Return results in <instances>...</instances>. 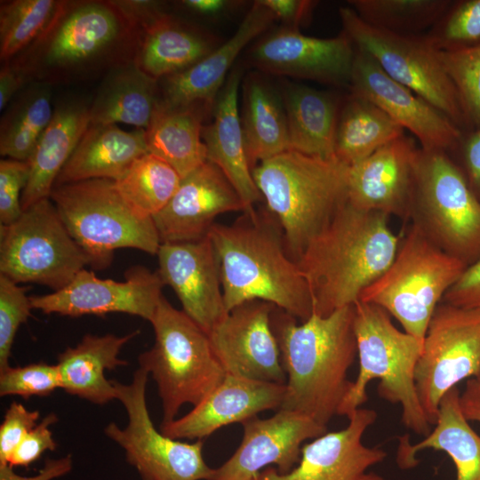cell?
<instances>
[{"mask_svg":"<svg viewBox=\"0 0 480 480\" xmlns=\"http://www.w3.org/2000/svg\"><path fill=\"white\" fill-rule=\"evenodd\" d=\"M354 304L326 316L297 318L278 308L271 326L286 374L280 409L303 413L322 426L334 415L351 389L348 372L357 356Z\"/></svg>","mask_w":480,"mask_h":480,"instance_id":"obj_1","label":"cell"},{"mask_svg":"<svg viewBox=\"0 0 480 480\" xmlns=\"http://www.w3.org/2000/svg\"><path fill=\"white\" fill-rule=\"evenodd\" d=\"M140 40L112 0H61L45 29L8 61L32 82L69 84L133 61Z\"/></svg>","mask_w":480,"mask_h":480,"instance_id":"obj_2","label":"cell"},{"mask_svg":"<svg viewBox=\"0 0 480 480\" xmlns=\"http://www.w3.org/2000/svg\"><path fill=\"white\" fill-rule=\"evenodd\" d=\"M208 236L218 257L228 312L259 300L302 322L313 315L308 281L267 209L243 212L229 225L215 223Z\"/></svg>","mask_w":480,"mask_h":480,"instance_id":"obj_3","label":"cell"},{"mask_svg":"<svg viewBox=\"0 0 480 480\" xmlns=\"http://www.w3.org/2000/svg\"><path fill=\"white\" fill-rule=\"evenodd\" d=\"M388 215L347 200L311 239L298 264L309 285L313 314L326 316L353 305L393 261L401 235Z\"/></svg>","mask_w":480,"mask_h":480,"instance_id":"obj_4","label":"cell"},{"mask_svg":"<svg viewBox=\"0 0 480 480\" xmlns=\"http://www.w3.org/2000/svg\"><path fill=\"white\" fill-rule=\"evenodd\" d=\"M348 166L288 150L252 169L266 209L276 219L298 261L311 239L348 200Z\"/></svg>","mask_w":480,"mask_h":480,"instance_id":"obj_5","label":"cell"},{"mask_svg":"<svg viewBox=\"0 0 480 480\" xmlns=\"http://www.w3.org/2000/svg\"><path fill=\"white\" fill-rule=\"evenodd\" d=\"M354 308L359 371L339 415L348 418L360 408L368 399V383L379 379L380 396L399 404L404 425L427 436L432 425L421 406L414 380L423 340L398 330L389 314L377 305L358 300Z\"/></svg>","mask_w":480,"mask_h":480,"instance_id":"obj_6","label":"cell"},{"mask_svg":"<svg viewBox=\"0 0 480 480\" xmlns=\"http://www.w3.org/2000/svg\"><path fill=\"white\" fill-rule=\"evenodd\" d=\"M467 267L413 221L401 234L389 267L364 290L359 300L383 308L405 332L423 340L439 302Z\"/></svg>","mask_w":480,"mask_h":480,"instance_id":"obj_7","label":"cell"},{"mask_svg":"<svg viewBox=\"0 0 480 480\" xmlns=\"http://www.w3.org/2000/svg\"><path fill=\"white\" fill-rule=\"evenodd\" d=\"M150 324L155 342L139 355L138 362L156 383L163 423H167L176 419L183 405H197L227 373L208 334L164 296Z\"/></svg>","mask_w":480,"mask_h":480,"instance_id":"obj_8","label":"cell"},{"mask_svg":"<svg viewBox=\"0 0 480 480\" xmlns=\"http://www.w3.org/2000/svg\"><path fill=\"white\" fill-rule=\"evenodd\" d=\"M50 198L94 268H108L120 248L157 254L162 243L153 218L137 212L114 180L92 179L54 186Z\"/></svg>","mask_w":480,"mask_h":480,"instance_id":"obj_9","label":"cell"},{"mask_svg":"<svg viewBox=\"0 0 480 480\" xmlns=\"http://www.w3.org/2000/svg\"><path fill=\"white\" fill-rule=\"evenodd\" d=\"M411 216L436 244L468 266L480 258V201L444 151L420 148Z\"/></svg>","mask_w":480,"mask_h":480,"instance_id":"obj_10","label":"cell"},{"mask_svg":"<svg viewBox=\"0 0 480 480\" xmlns=\"http://www.w3.org/2000/svg\"><path fill=\"white\" fill-rule=\"evenodd\" d=\"M90 264L51 198L35 203L12 224L0 225V275L18 284L57 292Z\"/></svg>","mask_w":480,"mask_h":480,"instance_id":"obj_11","label":"cell"},{"mask_svg":"<svg viewBox=\"0 0 480 480\" xmlns=\"http://www.w3.org/2000/svg\"><path fill=\"white\" fill-rule=\"evenodd\" d=\"M343 32L394 80L434 106L458 127L468 124L458 92L425 35L399 34L372 26L349 6L339 10Z\"/></svg>","mask_w":480,"mask_h":480,"instance_id":"obj_12","label":"cell"},{"mask_svg":"<svg viewBox=\"0 0 480 480\" xmlns=\"http://www.w3.org/2000/svg\"><path fill=\"white\" fill-rule=\"evenodd\" d=\"M148 372L139 367L128 384L113 380L116 399L124 405L128 423L121 428L110 422L105 435L125 453L126 460L142 480H212L215 468L203 457L204 441L182 442L171 438L154 426L147 405Z\"/></svg>","mask_w":480,"mask_h":480,"instance_id":"obj_13","label":"cell"},{"mask_svg":"<svg viewBox=\"0 0 480 480\" xmlns=\"http://www.w3.org/2000/svg\"><path fill=\"white\" fill-rule=\"evenodd\" d=\"M480 375V310L442 303L423 339L414 380L421 406L435 425L443 396L461 380Z\"/></svg>","mask_w":480,"mask_h":480,"instance_id":"obj_14","label":"cell"},{"mask_svg":"<svg viewBox=\"0 0 480 480\" xmlns=\"http://www.w3.org/2000/svg\"><path fill=\"white\" fill-rule=\"evenodd\" d=\"M164 286L157 271L140 265L129 268L124 281L101 279L84 268L63 289L30 296V301L34 309L44 314L76 317L124 313L150 322Z\"/></svg>","mask_w":480,"mask_h":480,"instance_id":"obj_15","label":"cell"},{"mask_svg":"<svg viewBox=\"0 0 480 480\" xmlns=\"http://www.w3.org/2000/svg\"><path fill=\"white\" fill-rule=\"evenodd\" d=\"M355 56L356 46L343 31L319 38L286 26L262 37L249 52L251 62L263 72L348 87Z\"/></svg>","mask_w":480,"mask_h":480,"instance_id":"obj_16","label":"cell"},{"mask_svg":"<svg viewBox=\"0 0 480 480\" xmlns=\"http://www.w3.org/2000/svg\"><path fill=\"white\" fill-rule=\"evenodd\" d=\"M276 306L244 302L228 311L208 333L211 347L227 374L285 384L278 342L271 326Z\"/></svg>","mask_w":480,"mask_h":480,"instance_id":"obj_17","label":"cell"},{"mask_svg":"<svg viewBox=\"0 0 480 480\" xmlns=\"http://www.w3.org/2000/svg\"><path fill=\"white\" fill-rule=\"evenodd\" d=\"M350 93L364 98L412 132L424 150L446 152L461 139V130L412 90L391 78L368 53L356 47Z\"/></svg>","mask_w":480,"mask_h":480,"instance_id":"obj_18","label":"cell"},{"mask_svg":"<svg viewBox=\"0 0 480 480\" xmlns=\"http://www.w3.org/2000/svg\"><path fill=\"white\" fill-rule=\"evenodd\" d=\"M348 419L345 428L326 432L303 445L300 460L290 472L281 474L268 468L254 480H384L368 469L382 462L388 453L363 443L366 429L377 419L376 411L358 408Z\"/></svg>","mask_w":480,"mask_h":480,"instance_id":"obj_19","label":"cell"},{"mask_svg":"<svg viewBox=\"0 0 480 480\" xmlns=\"http://www.w3.org/2000/svg\"><path fill=\"white\" fill-rule=\"evenodd\" d=\"M242 442L234 454L215 468L212 480H254L261 469L276 465L281 474L298 464L304 441L327 431L310 417L280 409L267 419L253 417L244 423Z\"/></svg>","mask_w":480,"mask_h":480,"instance_id":"obj_20","label":"cell"},{"mask_svg":"<svg viewBox=\"0 0 480 480\" xmlns=\"http://www.w3.org/2000/svg\"><path fill=\"white\" fill-rule=\"evenodd\" d=\"M156 255V271L164 284L173 290L182 310L208 334L228 313L211 238L162 243Z\"/></svg>","mask_w":480,"mask_h":480,"instance_id":"obj_21","label":"cell"},{"mask_svg":"<svg viewBox=\"0 0 480 480\" xmlns=\"http://www.w3.org/2000/svg\"><path fill=\"white\" fill-rule=\"evenodd\" d=\"M245 211L222 171L206 161L181 178L174 195L153 220L161 243L191 242L208 236L219 215Z\"/></svg>","mask_w":480,"mask_h":480,"instance_id":"obj_22","label":"cell"},{"mask_svg":"<svg viewBox=\"0 0 480 480\" xmlns=\"http://www.w3.org/2000/svg\"><path fill=\"white\" fill-rule=\"evenodd\" d=\"M419 149L404 134L348 166V202L388 216H411Z\"/></svg>","mask_w":480,"mask_h":480,"instance_id":"obj_23","label":"cell"},{"mask_svg":"<svg viewBox=\"0 0 480 480\" xmlns=\"http://www.w3.org/2000/svg\"><path fill=\"white\" fill-rule=\"evenodd\" d=\"M284 395L285 384L227 374L189 412L162 423L161 432L177 440H201L224 426L281 408Z\"/></svg>","mask_w":480,"mask_h":480,"instance_id":"obj_24","label":"cell"},{"mask_svg":"<svg viewBox=\"0 0 480 480\" xmlns=\"http://www.w3.org/2000/svg\"><path fill=\"white\" fill-rule=\"evenodd\" d=\"M274 14L255 1L238 28L224 44L193 66L158 80L160 101L170 107L200 106L209 113L239 53L264 32Z\"/></svg>","mask_w":480,"mask_h":480,"instance_id":"obj_25","label":"cell"},{"mask_svg":"<svg viewBox=\"0 0 480 480\" xmlns=\"http://www.w3.org/2000/svg\"><path fill=\"white\" fill-rule=\"evenodd\" d=\"M241 76L239 68L230 71L214 102L212 121L203 127L202 138L207 150V161L222 171L243 200L245 212H251L262 196L248 162L239 116Z\"/></svg>","mask_w":480,"mask_h":480,"instance_id":"obj_26","label":"cell"},{"mask_svg":"<svg viewBox=\"0 0 480 480\" xmlns=\"http://www.w3.org/2000/svg\"><path fill=\"white\" fill-rule=\"evenodd\" d=\"M90 124V103L68 99L56 104L52 118L28 161L30 173L21 196L22 211L50 198L60 171Z\"/></svg>","mask_w":480,"mask_h":480,"instance_id":"obj_27","label":"cell"},{"mask_svg":"<svg viewBox=\"0 0 480 480\" xmlns=\"http://www.w3.org/2000/svg\"><path fill=\"white\" fill-rule=\"evenodd\" d=\"M148 152L144 129L126 132L117 124H91L54 186L92 179L116 181Z\"/></svg>","mask_w":480,"mask_h":480,"instance_id":"obj_28","label":"cell"},{"mask_svg":"<svg viewBox=\"0 0 480 480\" xmlns=\"http://www.w3.org/2000/svg\"><path fill=\"white\" fill-rule=\"evenodd\" d=\"M139 333L140 330L123 336L85 334L77 345L67 348L58 356L61 388L99 405L116 399L114 382L106 378L105 372L127 364L118 356L123 347Z\"/></svg>","mask_w":480,"mask_h":480,"instance_id":"obj_29","label":"cell"},{"mask_svg":"<svg viewBox=\"0 0 480 480\" xmlns=\"http://www.w3.org/2000/svg\"><path fill=\"white\" fill-rule=\"evenodd\" d=\"M457 387L441 399L433 430L415 444L401 439L396 463L402 469L419 463L415 454L425 449L446 452L456 468L455 480H480V436L470 427L460 404Z\"/></svg>","mask_w":480,"mask_h":480,"instance_id":"obj_30","label":"cell"},{"mask_svg":"<svg viewBox=\"0 0 480 480\" xmlns=\"http://www.w3.org/2000/svg\"><path fill=\"white\" fill-rule=\"evenodd\" d=\"M159 101L158 80L131 61L105 75L90 103L91 124L124 123L146 130Z\"/></svg>","mask_w":480,"mask_h":480,"instance_id":"obj_31","label":"cell"},{"mask_svg":"<svg viewBox=\"0 0 480 480\" xmlns=\"http://www.w3.org/2000/svg\"><path fill=\"white\" fill-rule=\"evenodd\" d=\"M241 124L252 172L260 163L291 150L283 98L260 74H250L243 83Z\"/></svg>","mask_w":480,"mask_h":480,"instance_id":"obj_32","label":"cell"},{"mask_svg":"<svg viewBox=\"0 0 480 480\" xmlns=\"http://www.w3.org/2000/svg\"><path fill=\"white\" fill-rule=\"evenodd\" d=\"M291 150L334 159L336 126L340 103L332 92L303 84L284 90Z\"/></svg>","mask_w":480,"mask_h":480,"instance_id":"obj_33","label":"cell"},{"mask_svg":"<svg viewBox=\"0 0 480 480\" xmlns=\"http://www.w3.org/2000/svg\"><path fill=\"white\" fill-rule=\"evenodd\" d=\"M216 47L211 35L167 14L141 36L133 61L159 80L193 66Z\"/></svg>","mask_w":480,"mask_h":480,"instance_id":"obj_34","label":"cell"},{"mask_svg":"<svg viewBox=\"0 0 480 480\" xmlns=\"http://www.w3.org/2000/svg\"><path fill=\"white\" fill-rule=\"evenodd\" d=\"M209 112L200 106L170 107L159 101L145 130L149 153L172 166L180 177L207 161L202 138Z\"/></svg>","mask_w":480,"mask_h":480,"instance_id":"obj_35","label":"cell"},{"mask_svg":"<svg viewBox=\"0 0 480 480\" xmlns=\"http://www.w3.org/2000/svg\"><path fill=\"white\" fill-rule=\"evenodd\" d=\"M403 135L404 128L382 109L350 93L340 105L334 155L338 161L350 166Z\"/></svg>","mask_w":480,"mask_h":480,"instance_id":"obj_36","label":"cell"},{"mask_svg":"<svg viewBox=\"0 0 480 480\" xmlns=\"http://www.w3.org/2000/svg\"><path fill=\"white\" fill-rule=\"evenodd\" d=\"M52 85L34 81L5 108L0 122V154L28 161L54 112Z\"/></svg>","mask_w":480,"mask_h":480,"instance_id":"obj_37","label":"cell"},{"mask_svg":"<svg viewBox=\"0 0 480 480\" xmlns=\"http://www.w3.org/2000/svg\"><path fill=\"white\" fill-rule=\"evenodd\" d=\"M180 180L172 166L148 152L139 157L115 184L137 212L153 218L171 200Z\"/></svg>","mask_w":480,"mask_h":480,"instance_id":"obj_38","label":"cell"},{"mask_svg":"<svg viewBox=\"0 0 480 480\" xmlns=\"http://www.w3.org/2000/svg\"><path fill=\"white\" fill-rule=\"evenodd\" d=\"M348 3L372 26L399 34L418 35L434 26L452 1L349 0Z\"/></svg>","mask_w":480,"mask_h":480,"instance_id":"obj_39","label":"cell"},{"mask_svg":"<svg viewBox=\"0 0 480 480\" xmlns=\"http://www.w3.org/2000/svg\"><path fill=\"white\" fill-rule=\"evenodd\" d=\"M61 0H8L0 4V60L25 51L57 13Z\"/></svg>","mask_w":480,"mask_h":480,"instance_id":"obj_40","label":"cell"},{"mask_svg":"<svg viewBox=\"0 0 480 480\" xmlns=\"http://www.w3.org/2000/svg\"><path fill=\"white\" fill-rule=\"evenodd\" d=\"M440 61L452 82L468 124L480 128V43L438 52Z\"/></svg>","mask_w":480,"mask_h":480,"instance_id":"obj_41","label":"cell"},{"mask_svg":"<svg viewBox=\"0 0 480 480\" xmlns=\"http://www.w3.org/2000/svg\"><path fill=\"white\" fill-rule=\"evenodd\" d=\"M425 36L438 51L479 44L480 0L452 2Z\"/></svg>","mask_w":480,"mask_h":480,"instance_id":"obj_42","label":"cell"},{"mask_svg":"<svg viewBox=\"0 0 480 480\" xmlns=\"http://www.w3.org/2000/svg\"><path fill=\"white\" fill-rule=\"evenodd\" d=\"M27 288L0 275V372L10 367L15 335L33 309Z\"/></svg>","mask_w":480,"mask_h":480,"instance_id":"obj_43","label":"cell"},{"mask_svg":"<svg viewBox=\"0 0 480 480\" xmlns=\"http://www.w3.org/2000/svg\"><path fill=\"white\" fill-rule=\"evenodd\" d=\"M61 388L60 371L56 364L44 362L24 366L8 367L0 372V396H47Z\"/></svg>","mask_w":480,"mask_h":480,"instance_id":"obj_44","label":"cell"},{"mask_svg":"<svg viewBox=\"0 0 480 480\" xmlns=\"http://www.w3.org/2000/svg\"><path fill=\"white\" fill-rule=\"evenodd\" d=\"M28 161L2 159L0 161V223L9 225L17 220L23 211L21 196L29 179Z\"/></svg>","mask_w":480,"mask_h":480,"instance_id":"obj_45","label":"cell"},{"mask_svg":"<svg viewBox=\"0 0 480 480\" xmlns=\"http://www.w3.org/2000/svg\"><path fill=\"white\" fill-rule=\"evenodd\" d=\"M39 418L37 410H28L15 401L10 404L0 425V465L8 463L12 452L37 424Z\"/></svg>","mask_w":480,"mask_h":480,"instance_id":"obj_46","label":"cell"},{"mask_svg":"<svg viewBox=\"0 0 480 480\" xmlns=\"http://www.w3.org/2000/svg\"><path fill=\"white\" fill-rule=\"evenodd\" d=\"M58 421L54 412L47 414L25 436L11 455L8 465L11 467H28L36 461L44 452L54 451L56 442L50 427Z\"/></svg>","mask_w":480,"mask_h":480,"instance_id":"obj_47","label":"cell"},{"mask_svg":"<svg viewBox=\"0 0 480 480\" xmlns=\"http://www.w3.org/2000/svg\"><path fill=\"white\" fill-rule=\"evenodd\" d=\"M443 302L480 310V258L465 268L444 296Z\"/></svg>","mask_w":480,"mask_h":480,"instance_id":"obj_48","label":"cell"},{"mask_svg":"<svg viewBox=\"0 0 480 480\" xmlns=\"http://www.w3.org/2000/svg\"><path fill=\"white\" fill-rule=\"evenodd\" d=\"M113 4L141 36L169 14L164 2L153 0H112Z\"/></svg>","mask_w":480,"mask_h":480,"instance_id":"obj_49","label":"cell"},{"mask_svg":"<svg viewBox=\"0 0 480 480\" xmlns=\"http://www.w3.org/2000/svg\"><path fill=\"white\" fill-rule=\"evenodd\" d=\"M275 16L282 20L286 27L298 28L308 23L317 4L310 0H260Z\"/></svg>","mask_w":480,"mask_h":480,"instance_id":"obj_50","label":"cell"},{"mask_svg":"<svg viewBox=\"0 0 480 480\" xmlns=\"http://www.w3.org/2000/svg\"><path fill=\"white\" fill-rule=\"evenodd\" d=\"M72 456L47 459L39 472L31 476L18 475L8 464L0 465V480H52L68 474L72 469Z\"/></svg>","mask_w":480,"mask_h":480,"instance_id":"obj_51","label":"cell"},{"mask_svg":"<svg viewBox=\"0 0 480 480\" xmlns=\"http://www.w3.org/2000/svg\"><path fill=\"white\" fill-rule=\"evenodd\" d=\"M2 63L0 68V110L4 111L12 100L32 81L21 68L12 61Z\"/></svg>","mask_w":480,"mask_h":480,"instance_id":"obj_52","label":"cell"},{"mask_svg":"<svg viewBox=\"0 0 480 480\" xmlns=\"http://www.w3.org/2000/svg\"><path fill=\"white\" fill-rule=\"evenodd\" d=\"M464 159L468 183L475 193H480V128L467 140Z\"/></svg>","mask_w":480,"mask_h":480,"instance_id":"obj_53","label":"cell"},{"mask_svg":"<svg viewBox=\"0 0 480 480\" xmlns=\"http://www.w3.org/2000/svg\"><path fill=\"white\" fill-rule=\"evenodd\" d=\"M180 4L189 12L204 17H219L238 5L228 0H183Z\"/></svg>","mask_w":480,"mask_h":480,"instance_id":"obj_54","label":"cell"},{"mask_svg":"<svg viewBox=\"0 0 480 480\" xmlns=\"http://www.w3.org/2000/svg\"><path fill=\"white\" fill-rule=\"evenodd\" d=\"M460 404L467 420L480 422V381L469 379L460 396Z\"/></svg>","mask_w":480,"mask_h":480,"instance_id":"obj_55","label":"cell"},{"mask_svg":"<svg viewBox=\"0 0 480 480\" xmlns=\"http://www.w3.org/2000/svg\"><path fill=\"white\" fill-rule=\"evenodd\" d=\"M476 380H478L480 381V375H479V377H478Z\"/></svg>","mask_w":480,"mask_h":480,"instance_id":"obj_56","label":"cell"}]
</instances>
